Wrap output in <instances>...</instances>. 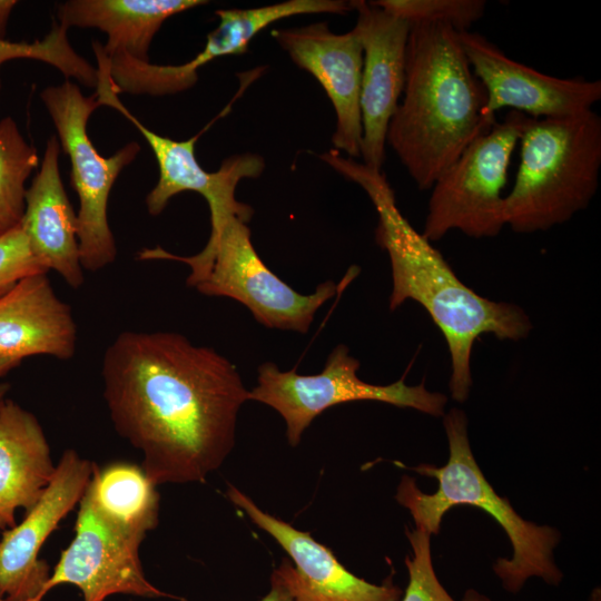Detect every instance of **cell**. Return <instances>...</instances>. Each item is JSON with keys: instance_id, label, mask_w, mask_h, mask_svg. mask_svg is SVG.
Segmentation results:
<instances>
[{"instance_id": "1", "label": "cell", "mask_w": 601, "mask_h": 601, "mask_svg": "<svg viewBox=\"0 0 601 601\" xmlns=\"http://www.w3.org/2000/svg\"><path fill=\"white\" fill-rule=\"evenodd\" d=\"M101 376L112 425L156 485L204 482L233 450L249 391L214 348L178 333L126 331L106 348Z\"/></svg>"}, {"instance_id": "2", "label": "cell", "mask_w": 601, "mask_h": 601, "mask_svg": "<svg viewBox=\"0 0 601 601\" xmlns=\"http://www.w3.org/2000/svg\"><path fill=\"white\" fill-rule=\"evenodd\" d=\"M319 158L370 197L378 216L375 239L391 263L390 309L412 299L428 313L449 347L452 398L465 402L473 384L471 356L475 341L483 334L501 341L524 339L532 329L530 317L522 307L485 298L465 285L443 255L403 216L383 170L343 157L337 150Z\"/></svg>"}, {"instance_id": "3", "label": "cell", "mask_w": 601, "mask_h": 601, "mask_svg": "<svg viewBox=\"0 0 601 601\" xmlns=\"http://www.w3.org/2000/svg\"><path fill=\"white\" fill-rule=\"evenodd\" d=\"M472 71L459 31L441 22L411 23L405 83L386 142L421 190L436 179L495 118Z\"/></svg>"}, {"instance_id": "4", "label": "cell", "mask_w": 601, "mask_h": 601, "mask_svg": "<svg viewBox=\"0 0 601 601\" xmlns=\"http://www.w3.org/2000/svg\"><path fill=\"white\" fill-rule=\"evenodd\" d=\"M443 424L450 452L445 465L423 463L412 467L418 474L434 477L439 483L436 491L424 493L408 475L401 477L396 490L395 500L410 511L415 529L430 535L439 534L442 519L450 509L459 505L479 508L502 526L513 548L511 559L499 558L493 564L505 590L520 591L531 577L558 585L563 574L555 564L553 551L560 541V532L524 520L506 497L494 491L471 450L467 417L462 410L446 412Z\"/></svg>"}, {"instance_id": "5", "label": "cell", "mask_w": 601, "mask_h": 601, "mask_svg": "<svg viewBox=\"0 0 601 601\" xmlns=\"http://www.w3.org/2000/svg\"><path fill=\"white\" fill-rule=\"evenodd\" d=\"M520 165L504 198L513 231L548 230L585 209L599 187L601 117L530 118L520 137Z\"/></svg>"}, {"instance_id": "6", "label": "cell", "mask_w": 601, "mask_h": 601, "mask_svg": "<svg viewBox=\"0 0 601 601\" xmlns=\"http://www.w3.org/2000/svg\"><path fill=\"white\" fill-rule=\"evenodd\" d=\"M252 215V207L242 203L210 217L208 242L196 255L179 256L156 247L141 250L138 258L183 262L190 268L187 285L199 293L242 303L266 327L306 334L318 308L336 294L337 285L326 280L314 293L303 295L277 277L252 243L247 225Z\"/></svg>"}, {"instance_id": "7", "label": "cell", "mask_w": 601, "mask_h": 601, "mask_svg": "<svg viewBox=\"0 0 601 601\" xmlns=\"http://www.w3.org/2000/svg\"><path fill=\"white\" fill-rule=\"evenodd\" d=\"M57 137L71 165V185L79 199L77 213L80 262L83 270L97 272L112 264L117 247L107 216L111 188L137 157L140 146L130 141L109 157L91 142L87 125L100 107L97 93L85 96L77 82L67 79L40 92Z\"/></svg>"}, {"instance_id": "8", "label": "cell", "mask_w": 601, "mask_h": 601, "mask_svg": "<svg viewBox=\"0 0 601 601\" xmlns=\"http://www.w3.org/2000/svg\"><path fill=\"white\" fill-rule=\"evenodd\" d=\"M530 118L511 110L503 121L474 139L436 179L422 231L428 242L440 240L451 230L472 238L501 233L509 166Z\"/></svg>"}, {"instance_id": "9", "label": "cell", "mask_w": 601, "mask_h": 601, "mask_svg": "<svg viewBox=\"0 0 601 601\" xmlns=\"http://www.w3.org/2000/svg\"><path fill=\"white\" fill-rule=\"evenodd\" d=\"M359 365L344 344L329 353L323 371L315 375L280 371L275 363L265 362L258 367L257 385L249 391V400L280 414L292 446L299 443L315 417L342 403L377 401L436 417L445 414L446 395L428 391L423 382L407 385L404 378L388 385L366 383L357 376Z\"/></svg>"}, {"instance_id": "10", "label": "cell", "mask_w": 601, "mask_h": 601, "mask_svg": "<svg viewBox=\"0 0 601 601\" xmlns=\"http://www.w3.org/2000/svg\"><path fill=\"white\" fill-rule=\"evenodd\" d=\"M142 540L109 525L81 497L75 536L61 552L43 598L55 587L67 583L80 590L83 601H106L114 594L181 600L146 578L139 558Z\"/></svg>"}, {"instance_id": "11", "label": "cell", "mask_w": 601, "mask_h": 601, "mask_svg": "<svg viewBox=\"0 0 601 601\" xmlns=\"http://www.w3.org/2000/svg\"><path fill=\"white\" fill-rule=\"evenodd\" d=\"M459 36L472 71L485 90L484 112L490 118L505 107L532 118L574 116L592 110L601 99L600 80L545 75L511 59L477 32L467 30Z\"/></svg>"}, {"instance_id": "12", "label": "cell", "mask_w": 601, "mask_h": 601, "mask_svg": "<svg viewBox=\"0 0 601 601\" xmlns=\"http://www.w3.org/2000/svg\"><path fill=\"white\" fill-rule=\"evenodd\" d=\"M95 463L75 450H66L55 475L23 520L2 532L0 539V599L42 601L51 574L39 553L60 521L80 502Z\"/></svg>"}, {"instance_id": "13", "label": "cell", "mask_w": 601, "mask_h": 601, "mask_svg": "<svg viewBox=\"0 0 601 601\" xmlns=\"http://www.w3.org/2000/svg\"><path fill=\"white\" fill-rule=\"evenodd\" d=\"M356 32L363 49L359 92L363 164L382 171L390 121L405 83L406 46L411 23L373 1L354 0Z\"/></svg>"}, {"instance_id": "14", "label": "cell", "mask_w": 601, "mask_h": 601, "mask_svg": "<svg viewBox=\"0 0 601 601\" xmlns=\"http://www.w3.org/2000/svg\"><path fill=\"white\" fill-rule=\"evenodd\" d=\"M229 501L274 538L289 559H283L272 577L287 590L292 601H400L403 590L387 578L374 584L349 572L308 532L263 511L245 493L228 484Z\"/></svg>"}, {"instance_id": "15", "label": "cell", "mask_w": 601, "mask_h": 601, "mask_svg": "<svg viewBox=\"0 0 601 601\" xmlns=\"http://www.w3.org/2000/svg\"><path fill=\"white\" fill-rule=\"evenodd\" d=\"M96 68L98 86L95 92L99 105L111 107L125 116L145 137L155 155L159 178L145 200L150 215L162 213L169 200L184 191L201 195L208 204L210 215H214L237 203L235 190L242 179L256 178L264 171L265 161L255 154L230 156L221 162L217 171H206L196 158L197 136L178 141L147 128L119 100L111 86L106 63L97 60Z\"/></svg>"}, {"instance_id": "16", "label": "cell", "mask_w": 601, "mask_h": 601, "mask_svg": "<svg viewBox=\"0 0 601 601\" xmlns=\"http://www.w3.org/2000/svg\"><path fill=\"white\" fill-rule=\"evenodd\" d=\"M272 37L299 68L311 73L329 98L336 125L332 144L356 158L361 154L359 92L363 49L356 32H333L326 22L273 29Z\"/></svg>"}, {"instance_id": "17", "label": "cell", "mask_w": 601, "mask_h": 601, "mask_svg": "<svg viewBox=\"0 0 601 601\" xmlns=\"http://www.w3.org/2000/svg\"><path fill=\"white\" fill-rule=\"evenodd\" d=\"M71 307L56 294L47 273L20 279L0 296V358L35 355L67 361L77 349Z\"/></svg>"}, {"instance_id": "18", "label": "cell", "mask_w": 601, "mask_h": 601, "mask_svg": "<svg viewBox=\"0 0 601 601\" xmlns=\"http://www.w3.org/2000/svg\"><path fill=\"white\" fill-rule=\"evenodd\" d=\"M60 142L51 135L26 191V208L20 224L32 255L47 270L57 272L72 288L83 284L77 213L65 191L60 170Z\"/></svg>"}, {"instance_id": "19", "label": "cell", "mask_w": 601, "mask_h": 601, "mask_svg": "<svg viewBox=\"0 0 601 601\" xmlns=\"http://www.w3.org/2000/svg\"><path fill=\"white\" fill-rule=\"evenodd\" d=\"M56 465L38 418L17 402L0 403V519L16 525L19 508L30 510L51 482Z\"/></svg>"}, {"instance_id": "20", "label": "cell", "mask_w": 601, "mask_h": 601, "mask_svg": "<svg viewBox=\"0 0 601 601\" xmlns=\"http://www.w3.org/2000/svg\"><path fill=\"white\" fill-rule=\"evenodd\" d=\"M208 3L205 0H69L57 7L66 29L96 28L107 35L106 55L126 53L149 61V47L170 17Z\"/></svg>"}, {"instance_id": "21", "label": "cell", "mask_w": 601, "mask_h": 601, "mask_svg": "<svg viewBox=\"0 0 601 601\" xmlns=\"http://www.w3.org/2000/svg\"><path fill=\"white\" fill-rule=\"evenodd\" d=\"M141 466L114 462L93 467L82 495L109 525L145 539L158 524L159 493Z\"/></svg>"}, {"instance_id": "22", "label": "cell", "mask_w": 601, "mask_h": 601, "mask_svg": "<svg viewBox=\"0 0 601 601\" xmlns=\"http://www.w3.org/2000/svg\"><path fill=\"white\" fill-rule=\"evenodd\" d=\"M353 10L352 1L287 0L252 9H219V21L207 35L206 43L193 59L200 68L216 58L242 55L249 42L272 23L298 14H346Z\"/></svg>"}, {"instance_id": "23", "label": "cell", "mask_w": 601, "mask_h": 601, "mask_svg": "<svg viewBox=\"0 0 601 601\" xmlns=\"http://www.w3.org/2000/svg\"><path fill=\"white\" fill-rule=\"evenodd\" d=\"M40 164L11 117L0 120V237L20 226L26 208V183Z\"/></svg>"}, {"instance_id": "24", "label": "cell", "mask_w": 601, "mask_h": 601, "mask_svg": "<svg viewBox=\"0 0 601 601\" xmlns=\"http://www.w3.org/2000/svg\"><path fill=\"white\" fill-rule=\"evenodd\" d=\"M16 59L42 61L58 69L67 79H75L78 85L95 89L98 86L97 68L72 48L68 29L59 23L53 24L43 39L33 42L0 38V68L4 62Z\"/></svg>"}, {"instance_id": "25", "label": "cell", "mask_w": 601, "mask_h": 601, "mask_svg": "<svg viewBox=\"0 0 601 601\" xmlns=\"http://www.w3.org/2000/svg\"><path fill=\"white\" fill-rule=\"evenodd\" d=\"M412 554L406 555L408 582L400 601H456L440 582L432 561L431 536L417 529H405ZM462 601H491L474 589L466 590Z\"/></svg>"}, {"instance_id": "26", "label": "cell", "mask_w": 601, "mask_h": 601, "mask_svg": "<svg viewBox=\"0 0 601 601\" xmlns=\"http://www.w3.org/2000/svg\"><path fill=\"white\" fill-rule=\"evenodd\" d=\"M380 8L408 21L441 22L456 31H467L485 11L483 0H377Z\"/></svg>"}, {"instance_id": "27", "label": "cell", "mask_w": 601, "mask_h": 601, "mask_svg": "<svg viewBox=\"0 0 601 601\" xmlns=\"http://www.w3.org/2000/svg\"><path fill=\"white\" fill-rule=\"evenodd\" d=\"M39 273L48 272L32 255L20 226L0 237V296L20 279Z\"/></svg>"}, {"instance_id": "28", "label": "cell", "mask_w": 601, "mask_h": 601, "mask_svg": "<svg viewBox=\"0 0 601 601\" xmlns=\"http://www.w3.org/2000/svg\"><path fill=\"white\" fill-rule=\"evenodd\" d=\"M269 592L259 601H292L287 590L283 584L272 577Z\"/></svg>"}, {"instance_id": "29", "label": "cell", "mask_w": 601, "mask_h": 601, "mask_svg": "<svg viewBox=\"0 0 601 601\" xmlns=\"http://www.w3.org/2000/svg\"><path fill=\"white\" fill-rule=\"evenodd\" d=\"M17 3L16 0H0V38H4L8 20Z\"/></svg>"}, {"instance_id": "30", "label": "cell", "mask_w": 601, "mask_h": 601, "mask_svg": "<svg viewBox=\"0 0 601 601\" xmlns=\"http://www.w3.org/2000/svg\"><path fill=\"white\" fill-rule=\"evenodd\" d=\"M20 363L10 361V359H2L0 358V376L4 375L16 366H18Z\"/></svg>"}, {"instance_id": "31", "label": "cell", "mask_w": 601, "mask_h": 601, "mask_svg": "<svg viewBox=\"0 0 601 601\" xmlns=\"http://www.w3.org/2000/svg\"><path fill=\"white\" fill-rule=\"evenodd\" d=\"M9 388L10 385L8 383H0V403L6 398Z\"/></svg>"}, {"instance_id": "32", "label": "cell", "mask_w": 601, "mask_h": 601, "mask_svg": "<svg viewBox=\"0 0 601 601\" xmlns=\"http://www.w3.org/2000/svg\"><path fill=\"white\" fill-rule=\"evenodd\" d=\"M4 526H6L4 522L0 519V529Z\"/></svg>"}, {"instance_id": "33", "label": "cell", "mask_w": 601, "mask_h": 601, "mask_svg": "<svg viewBox=\"0 0 601 601\" xmlns=\"http://www.w3.org/2000/svg\"><path fill=\"white\" fill-rule=\"evenodd\" d=\"M0 601H4V600H1V599H0Z\"/></svg>"}]
</instances>
